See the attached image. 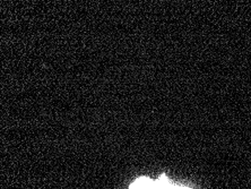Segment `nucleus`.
Wrapping results in <instances>:
<instances>
[{"label": "nucleus", "mask_w": 251, "mask_h": 189, "mask_svg": "<svg viewBox=\"0 0 251 189\" xmlns=\"http://www.w3.org/2000/svg\"><path fill=\"white\" fill-rule=\"evenodd\" d=\"M168 189H188V188H183V187H176V186H170Z\"/></svg>", "instance_id": "nucleus-2"}, {"label": "nucleus", "mask_w": 251, "mask_h": 189, "mask_svg": "<svg viewBox=\"0 0 251 189\" xmlns=\"http://www.w3.org/2000/svg\"><path fill=\"white\" fill-rule=\"evenodd\" d=\"M129 189H155V181L149 179V178H139Z\"/></svg>", "instance_id": "nucleus-1"}]
</instances>
